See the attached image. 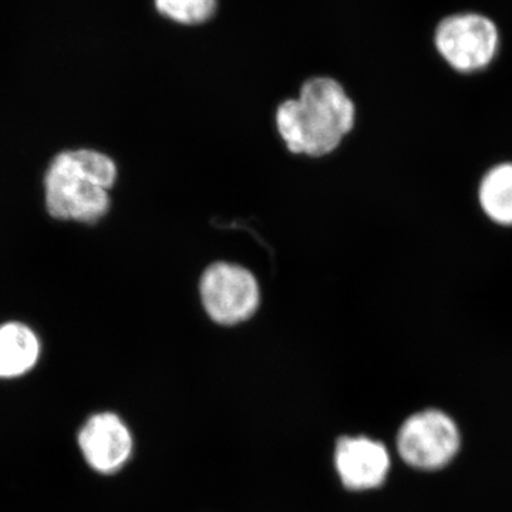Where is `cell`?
Instances as JSON below:
<instances>
[{
    "label": "cell",
    "instance_id": "cell-9",
    "mask_svg": "<svg viewBox=\"0 0 512 512\" xmlns=\"http://www.w3.org/2000/svg\"><path fill=\"white\" fill-rule=\"evenodd\" d=\"M478 204L488 220L512 228V161L494 165L484 174L478 187Z\"/></svg>",
    "mask_w": 512,
    "mask_h": 512
},
{
    "label": "cell",
    "instance_id": "cell-4",
    "mask_svg": "<svg viewBox=\"0 0 512 512\" xmlns=\"http://www.w3.org/2000/svg\"><path fill=\"white\" fill-rule=\"evenodd\" d=\"M205 312L215 323L234 326L251 319L261 303L254 274L244 266L215 262L205 269L200 281Z\"/></svg>",
    "mask_w": 512,
    "mask_h": 512
},
{
    "label": "cell",
    "instance_id": "cell-7",
    "mask_svg": "<svg viewBox=\"0 0 512 512\" xmlns=\"http://www.w3.org/2000/svg\"><path fill=\"white\" fill-rule=\"evenodd\" d=\"M335 466L349 490H372L386 481L390 470L389 451L369 437H343L336 446Z\"/></svg>",
    "mask_w": 512,
    "mask_h": 512
},
{
    "label": "cell",
    "instance_id": "cell-1",
    "mask_svg": "<svg viewBox=\"0 0 512 512\" xmlns=\"http://www.w3.org/2000/svg\"><path fill=\"white\" fill-rule=\"evenodd\" d=\"M275 121L291 153L325 157L355 127V103L338 80L312 77L302 84L296 99L279 104Z\"/></svg>",
    "mask_w": 512,
    "mask_h": 512
},
{
    "label": "cell",
    "instance_id": "cell-3",
    "mask_svg": "<svg viewBox=\"0 0 512 512\" xmlns=\"http://www.w3.org/2000/svg\"><path fill=\"white\" fill-rule=\"evenodd\" d=\"M434 45L444 62L458 73H477L490 66L500 49V32L487 16L457 13L441 20Z\"/></svg>",
    "mask_w": 512,
    "mask_h": 512
},
{
    "label": "cell",
    "instance_id": "cell-10",
    "mask_svg": "<svg viewBox=\"0 0 512 512\" xmlns=\"http://www.w3.org/2000/svg\"><path fill=\"white\" fill-rule=\"evenodd\" d=\"M157 12L178 25L197 26L214 18L218 0H154Z\"/></svg>",
    "mask_w": 512,
    "mask_h": 512
},
{
    "label": "cell",
    "instance_id": "cell-6",
    "mask_svg": "<svg viewBox=\"0 0 512 512\" xmlns=\"http://www.w3.org/2000/svg\"><path fill=\"white\" fill-rule=\"evenodd\" d=\"M79 446L93 470L113 474L130 458L133 439L119 416L99 413L90 417L80 430Z\"/></svg>",
    "mask_w": 512,
    "mask_h": 512
},
{
    "label": "cell",
    "instance_id": "cell-5",
    "mask_svg": "<svg viewBox=\"0 0 512 512\" xmlns=\"http://www.w3.org/2000/svg\"><path fill=\"white\" fill-rule=\"evenodd\" d=\"M460 447L456 423L439 410H426L404 421L397 437L400 456L409 466L436 470L447 466Z\"/></svg>",
    "mask_w": 512,
    "mask_h": 512
},
{
    "label": "cell",
    "instance_id": "cell-2",
    "mask_svg": "<svg viewBox=\"0 0 512 512\" xmlns=\"http://www.w3.org/2000/svg\"><path fill=\"white\" fill-rule=\"evenodd\" d=\"M117 177L116 161L103 151H60L47 164L43 178L47 214L60 222L97 224L109 214Z\"/></svg>",
    "mask_w": 512,
    "mask_h": 512
},
{
    "label": "cell",
    "instance_id": "cell-8",
    "mask_svg": "<svg viewBox=\"0 0 512 512\" xmlns=\"http://www.w3.org/2000/svg\"><path fill=\"white\" fill-rule=\"evenodd\" d=\"M40 356V342L35 330L22 322L0 325V377L13 379L26 375Z\"/></svg>",
    "mask_w": 512,
    "mask_h": 512
}]
</instances>
